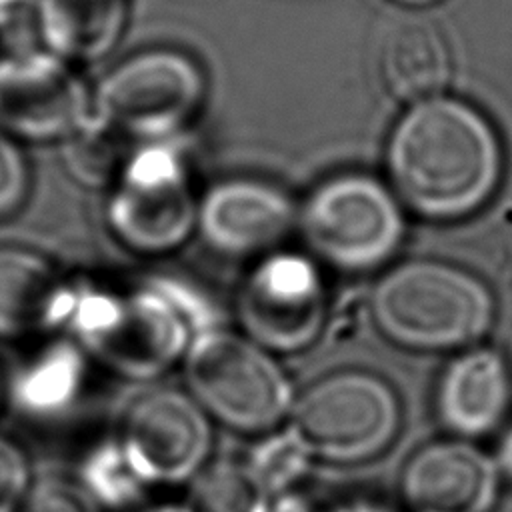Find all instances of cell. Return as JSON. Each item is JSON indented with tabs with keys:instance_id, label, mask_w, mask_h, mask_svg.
<instances>
[{
	"instance_id": "obj_6",
	"label": "cell",
	"mask_w": 512,
	"mask_h": 512,
	"mask_svg": "<svg viewBox=\"0 0 512 512\" xmlns=\"http://www.w3.org/2000/svg\"><path fill=\"white\" fill-rule=\"evenodd\" d=\"M304 242L316 258L348 272L384 264L400 246V200L368 174H340L318 184L298 214Z\"/></svg>"
},
{
	"instance_id": "obj_28",
	"label": "cell",
	"mask_w": 512,
	"mask_h": 512,
	"mask_svg": "<svg viewBox=\"0 0 512 512\" xmlns=\"http://www.w3.org/2000/svg\"><path fill=\"white\" fill-rule=\"evenodd\" d=\"M328 512H390L378 504H370V502H354V504H340L330 508Z\"/></svg>"
},
{
	"instance_id": "obj_14",
	"label": "cell",
	"mask_w": 512,
	"mask_h": 512,
	"mask_svg": "<svg viewBox=\"0 0 512 512\" xmlns=\"http://www.w3.org/2000/svg\"><path fill=\"white\" fill-rule=\"evenodd\" d=\"M512 400V376L504 356L488 346L460 350L442 370L436 410L442 426L462 440L490 434Z\"/></svg>"
},
{
	"instance_id": "obj_8",
	"label": "cell",
	"mask_w": 512,
	"mask_h": 512,
	"mask_svg": "<svg viewBox=\"0 0 512 512\" xmlns=\"http://www.w3.org/2000/svg\"><path fill=\"white\" fill-rule=\"evenodd\" d=\"M196 220L198 202L180 154L160 140L134 148L106 202L118 242L140 254H164L188 240Z\"/></svg>"
},
{
	"instance_id": "obj_20",
	"label": "cell",
	"mask_w": 512,
	"mask_h": 512,
	"mask_svg": "<svg viewBox=\"0 0 512 512\" xmlns=\"http://www.w3.org/2000/svg\"><path fill=\"white\" fill-rule=\"evenodd\" d=\"M128 142L116 130L90 116L62 140L64 166L74 180L86 186H112L132 152Z\"/></svg>"
},
{
	"instance_id": "obj_27",
	"label": "cell",
	"mask_w": 512,
	"mask_h": 512,
	"mask_svg": "<svg viewBox=\"0 0 512 512\" xmlns=\"http://www.w3.org/2000/svg\"><path fill=\"white\" fill-rule=\"evenodd\" d=\"M494 460H496V464L500 468V474L512 480V426L502 436Z\"/></svg>"
},
{
	"instance_id": "obj_29",
	"label": "cell",
	"mask_w": 512,
	"mask_h": 512,
	"mask_svg": "<svg viewBox=\"0 0 512 512\" xmlns=\"http://www.w3.org/2000/svg\"><path fill=\"white\" fill-rule=\"evenodd\" d=\"M144 512H190V508L182 502V504H158V506H152Z\"/></svg>"
},
{
	"instance_id": "obj_18",
	"label": "cell",
	"mask_w": 512,
	"mask_h": 512,
	"mask_svg": "<svg viewBox=\"0 0 512 512\" xmlns=\"http://www.w3.org/2000/svg\"><path fill=\"white\" fill-rule=\"evenodd\" d=\"M84 356L86 352L70 340L44 346L12 380L16 406L32 416H52L68 408L82 390Z\"/></svg>"
},
{
	"instance_id": "obj_11",
	"label": "cell",
	"mask_w": 512,
	"mask_h": 512,
	"mask_svg": "<svg viewBox=\"0 0 512 512\" xmlns=\"http://www.w3.org/2000/svg\"><path fill=\"white\" fill-rule=\"evenodd\" d=\"M92 116V94L72 64L52 52L0 62V128L30 142L64 140Z\"/></svg>"
},
{
	"instance_id": "obj_16",
	"label": "cell",
	"mask_w": 512,
	"mask_h": 512,
	"mask_svg": "<svg viewBox=\"0 0 512 512\" xmlns=\"http://www.w3.org/2000/svg\"><path fill=\"white\" fill-rule=\"evenodd\" d=\"M378 76L398 102L418 104L440 96L452 76V54L444 34L426 20H402L386 30L378 46Z\"/></svg>"
},
{
	"instance_id": "obj_26",
	"label": "cell",
	"mask_w": 512,
	"mask_h": 512,
	"mask_svg": "<svg viewBox=\"0 0 512 512\" xmlns=\"http://www.w3.org/2000/svg\"><path fill=\"white\" fill-rule=\"evenodd\" d=\"M266 512H310L302 498L294 496L290 490L270 498Z\"/></svg>"
},
{
	"instance_id": "obj_31",
	"label": "cell",
	"mask_w": 512,
	"mask_h": 512,
	"mask_svg": "<svg viewBox=\"0 0 512 512\" xmlns=\"http://www.w3.org/2000/svg\"><path fill=\"white\" fill-rule=\"evenodd\" d=\"M24 2H26V0H0V16L12 12L14 8H18V6L24 4Z\"/></svg>"
},
{
	"instance_id": "obj_22",
	"label": "cell",
	"mask_w": 512,
	"mask_h": 512,
	"mask_svg": "<svg viewBox=\"0 0 512 512\" xmlns=\"http://www.w3.org/2000/svg\"><path fill=\"white\" fill-rule=\"evenodd\" d=\"M244 462L262 488L270 496H276L288 492L290 486L306 474L314 460L306 454L298 440L286 428H282L280 432L260 440L250 458Z\"/></svg>"
},
{
	"instance_id": "obj_3",
	"label": "cell",
	"mask_w": 512,
	"mask_h": 512,
	"mask_svg": "<svg viewBox=\"0 0 512 512\" xmlns=\"http://www.w3.org/2000/svg\"><path fill=\"white\" fill-rule=\"evenodd\" d=\"M370 314L392 344L446 352L476 346L492 328L494 294L474 272L432 258L388 268L370 294Z\"/></svg>"
},
{
	"instance_id": "obj_4",
	"label": "cell",
	"mask_w": 512,
	"mask_h": 512,
	"mask_svg": "<svg viewBox=\"0 0 512 512\" xmlns=\"http://www.w3.org/2000/svg\"><path fill=\"white\" fill-rule=\"evenodd\" d=\"M182 370L186 392L210 420L246 434L284 424L296 398L276 354L222 326L192 340Z\"/></svg>"
},
{
	"instance_id": "obj_24",
	"label": "cell",
	"mask_w": 512,
	"mask_h": 512,
	"mask_svg": "<svg viewBox=\"0 0 512 512\" xmlns=\"http://www.w3.org/2000/svg\"><path fill=\"white\" fill-rule=\"evenodd\" d=\"M32 486L26 452L14 440L0 436V512H20Z\"/></svg>"
},
{
	"instance_id": "obj_10",
	"label": "cell",
	"mask_w": 512,
	"mask_h": 512,
	"mask_svg": "<svg viewBox=\"0 0 512 512\" xmlns=\"http://www.w3.org/2000/svg\"><path fill=\"white\" fill-rule=\"evenodd\" d=\"M116 440L146 486L182 484L210 462L212 424L186 390L154 388L128 406Z\"/></svg>"
},
{
	"instance_id": "obj_9",
	"label": "cell",
	"mask_w": 512,
	"mask_h": 512,
	"mask_svg": "<svg viewBox=\"0 0 512 512\" xmlns=\"http://www.w3.org/2000/svg\"><path fill=\"white\" fill-rule=\"evenodd\" d=\"M328 294L318 264L298 252H272L244 278L236 316L244 336L288 354L308 348L326 322Z\"/></svg>"
},
{
	"instance_id": "obj_25",
	"label": "cell",
	"mask_w": 512,
	"mask_h": 512,
	"mask_svg": "<svg viewBox=\"0 0 512 512\" xmlns=\"http://www.w3.org/2000/svg\"><path fill=\"white\" fill-rule=\"evenodd\" d=\"M28 192V166L14 138L0 128V216L20 208Z\"/></svg>"
},
{
	"instance_id": "obj_32",
	"label": "cell",
	"mask_w": 512,
	"mask_h": 512,
	"mask_svg": "<svg viewBox=\"0 0 512 512\" xmlns=\"http://www.w3.org/2000/svg\"><path fill=\"white\" fill-rule=\"evenodd\" d=\"M0 402H2V382H0Z\"/></svg>"
},
{
	"instance_id": "obj_30",
	"label": "cell",
	"mask_w": 512,
	"mask_h": 512,
	"mask_svg": "<svg viewBox=\"0 0 512 512\" xmlns=\"http://www.w3.org/2000/svg\"><path fill=\"white\" fill-rule=\"evenodd\" d=\"M400 6H408V8H428V6H434L438 4L440 0H392Z\"/></svg>"
},
{
	"instance_id": "obj_5",
	"label": "cell",
	"mask_w": 512,
	"mask_h": 512,
	"mask_svg": "<svg viewBox=\"0 0 512 512\" xmlns=\"http://www.w3.org/2000/svg\"><path fill=\"white\" fill-rule=\"evenodd\" d=\"M402 406L396 390L378 374L344 368L302 392L284 420L312 460L354 464L376 458L396 438Z\"/></svg>"
},
{
	"instance_id": "obj_2",
	"label": "cell",
	"mask_w": 512,
	"mask_h": 512,
	"mask_svg": "<svg viewBox=\"0 0 512 512\" xmlns=\"http://www.w3.org/2000/svg\"><path fill=\"white\" fill-rule=\"evenodd\" d=\"M64 328L118 376L152 380L182 362L192 340L218 328V320L196 290L152 278L122 292L76 282Z\"/></svg>"
},
{
	"instance_id": "obj_1",
	"label": "cell",
	"mask_w": 512,
	"mask_h": 512,
	"mask_svg": "<svg viewBox=\"0 0 512 512\" xmlns=\"http://www.w3.org/2000/svg\"><path fill=\"white\" fill-rule=\"evenodd\" d=\"M386 168L396 198L428 220H460L496 192L504 156L492 124L464 100L412 104L394 124Z\"/></svg>"
},
{
	"instance_id": "obj_15",
	"label": "cell",
	"mask_w": 512,
	"mask_h": 512,
	"mask_svg": "<svg viewBox=\"0 0 512 512\" xmlns=\"http://www.w3.org/2000/svg\"><path fill=\"white\" fill-rule=\"evenodd\" d=\"M76 282L40 252L0 246V336L18 338L64 328Z\"/></svg>"
},
{
	"instance_id": "obj_13",
	"label": "cell",
	"mask_w": 512,
	"mask_h": 512,
	"mask_svg": "<svg viewBox=\"0 0 512 512\" xmlns=\"http://www.w3.org/2000/svg\"><path fill=\"white\" fill-rule=\"evenodd\" d=\"M294 222L296 212L286 192L262 180L230 178L202 196L196 228L210 248L250 256L278 244Z\"/></svg>"
},
{
	"instance_id": "obj_23",
	"label": "cell",
	"mask_w": 512,
	"mask_h": 512,
	"mask_svg": "<svg viewBox=\"0 0 512 512\" xmlns=\"http://www.w3.org/2000/svg\"><path fill=\"white\" fill-rule=\"evenodd\" d=\"M20 512H100V506L78 482L44 478L34 482Z\"/></svg>"
},
{
	"instance_id": "obj_12",
	"label": "cell",
	"mask_w": 512,
	"mask_h": 512,
	"mask_svg": "<svg viewBox=\"0 0 512 512\" xmlns=\"http://www.w3.org/2000/svg\"><path fill=\"white\" fill-rule=\"evenodd\" d=\"M500 478L494 456L452 436L408 458L400 474V498L406 512H490Z\"/></svg>"
},
{
	"instance_id": "obj_17",
	"label": "cell",
	"mask_w": 512,
	"mask_h": 512,
	"mask_svg": "<svg viewBox=\"0 0 512 512\" xmlns=\"http://www.w3.org/2000/svg\"><path fill=\"white\" fill-rule=\"evenodd\" d=\"M126 0H38L36 22L52 54L68 62H92L118 42Z\"/></svg>"
},
{
	"instance_id": "obj_7",
	"label": "cell",
	"mask_w": 512,
	"mask_h": 512,
	"mask_svg": "<svg viewBox=\"0 0 512 512\" xmlns=\"http://www.w3.org/2000/svg\"><path fill=\"white\" fill-rule=\"evenodd\" d=\"M204 74L174 48H150L124 58L92 94V116L126 140H160L180 130L200 108Z\"/></svg>"
},
{
	"instance_id": "obj_21",
	"label": "cell",
	"mask_w": 512,
	"mask_h": 512,
	"mask_svg": "<svg viewBox=\"0 0 512 512\" xmlns=\"http://www.w3.org/2000/svg\"><path fill=\"white\" fill-rule=\"evenodd\" d=\"M78 484L98 506L124 508L140 498L146 484L134 472L118 440H106L86 452Z\"/></svg>"
},
{
	"instance_id": "obj_19",
	"label": "cell",
	"mask_w": 512,
	"mask_h": 512,
	"mask_svg": "<svg viewBox=\"0 0 512 512\" xmlns=\"http://www.w3.org/2000/svg\"><path fill=\"white\" fill-rule=\"evenodd\" d=\"M270 494L246 462H208L192 480L186 498L190 512H266Z\"/></svg>"
}]
</instances>
